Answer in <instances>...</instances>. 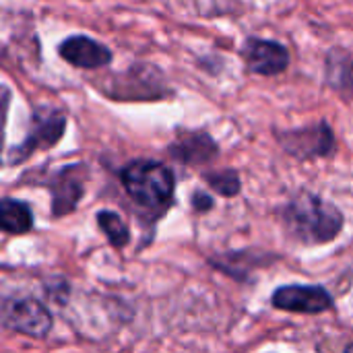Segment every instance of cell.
I'll use <instances>...</instances> for the list:
<instances>
[{"label": "cell", "instance_id": "5b68a950", "mask_svg": "<svg viewBox=\"0 0 353 353\" xmlns=\"http://www.w3.org/2000/svg\"><path fill=\"white\" fill-rule=\"evenodd\" d=\"M2 323L4 327L29 335V337H46L52 329V314L35 300H6L2 306Z\"/></svg>", "mask_w": 353, "mask_h": 353}, {"label": "cell", "instance_id": "3957f363", "mask_svg": "<svg viewBox=\"0 0 353 353\" xmlns=\"http://www.w3.org/2000/svg\"><path fill=\"white\" fill-rule=\"evenodd\" d=\"M64 128H66V116L62 112H56L50 108L37 110L31 118V126H29L25 141L12 149L10 163H21L35 151L54 147L62 139Z\"/></svg>", "mask_w": 353, "mask_h": 353}, {"label": "cell", "instance_id": "8fae6325", "mask_svg": "<svg viewBox=\"0 0 353 353\" xmlns=\"http://www.w3.org/2000/svg\"><path fill=\"white\" fill-rule=\"evenodd\" d=\"M327 79L329 85L333 89H337L339 93L353 97V56L343 52V50H335L329 54L327 58Z\"/></svg>", "mask_w": 353, "mask_h": 353}, {"label": "cell", "instance_id": "8992f818", "mask_svg": "<svg viewBox=\"0 0 353 353\" xmlns=\"http://www.w3.org/2000/svg\"><path fill=\"white\" fill-rule=\"evenodd\" d=\"M246 70L259 77H277L290 66V52L283 43L263 37H248L242 48Z\"/></svg>", "mask_w": 353, "mask_h": 353}, {"label": "cell", "instance_id": "9a60e30c", "mask_svg": "<svg viewBox=\"0 0 353 353\" xmlns=\"http://www.w3.org/2000/svg\"><path fill=\"white\" fill-rule=\"evenodd\" d=\"M192 205L196 211H209L213 207V199L205 192H194L192 194Z\"/></svg>", "mask_w": 353, "mask_h": 353}, {"label": "cell", "instance_id": "5bb4252c", "mask_svg": "<svg viewBox=\"0 0 353 353\" xmlns=\"http://www.w3.org/2000/svg\"><path fill=\"white\" fill-rule=\"evenodd\" d=\"M205 180L221 196H234L240 192V178L234 170H221L215 174H207Z\"/></svg>", "mask_w": 353, "mask_h": 353}, {"label": "cell", "instance_id": "6da1fadb", "mask_svg": "<svg viewBox=\"0 0 353 353\" xmlns=\"http://www.w3.org/2000/svg\"><path fill=\"white\" fill-rule=\"evenodd\" d=\"M290 232L306 244L333 240L343 228L341 211L312 192H300L283 211Z\"/></svg>", "mask_w": 353, "mask_h": 353}, {"label": "cell", "instance_id": "7c38bea8", "mask_svg": "<svg viewBox=\"0 0 353 353\" xmlns=\"http://www.w3.org/2000/svg\"><path fill=\"white\" fill-rule=\"evenodd\" d=\"M0 223L6 234H27L33 225L31 209L21 201L4 199L0 205Z\"/></svg>", "mask_w": 353, "mask_h": 353}, {"label": "cell", "instance_id": "9c48e42d", "mask_svg": "<svg viewBox=\"0 0 353 353\" xmlns=\"http://www.w3.org/2000/svg\"><path fill=\"white\" fill-rule=\"evenodd\" d=\"M217 151V143L207 132H180L178 139L170 145L172 157L188 165L211 161Z\"/></svg>", "mask_w": 353, "mask_h": 353}, {"label": "cell", "instance_id": "30bf717a", "mask_svg": "<svg viewBox=\"0 0 353 353\" xmlns=\"http://www.w3.org/2000/svg\"><path fill=\"white\" fill-rule=\"evenodd\" d=\"M81 165H72L62 170L52 182V196H54V215L70 213L79 199L83 196V180H81Z\"/></svg>", "mask_w": 353, "mask_h": 353}, {"label": "cell", "instance_id": "2e32d148", "mask_svg": "<svg viewBox=\"0 0 353 353\" xmlns=\"http://www.w3.org/2000/svg\"><path fill=\"white\" fill-rule=\"evenodd\" d=\"M345 353H353V345H350V347L345 350Z\"/></svg>", "mask_w": 353, "mask_h": 353}, {"label": "cell", "instance_id": "4fadbf2b", "mask_svg": "<svg viewBox=\"0 0 353 353\" xmlns=\"http://www.w3.org/2000/svg\"><path fill=\"white\" fill-rule=\"evenodd\" d=\"M97 225H99L101 232L108 236V240H110L112 246L122 248V246L128 244V240H130L128 228H126V223L122 221V217L116 215L114 211H99V213H97Z\"/></svg>", "mask_w": 353, "mask_h": 353}, {"label": "cell", "instance_id": "ba28073f", "mask_svg": "<svg viewBox=\"0 0 353 353\" xmlns=\"http://www.w3.org/2000/svg\"><path fill=\"white\" fill-rule=\"evenodd\" d=\"M58 54L68 64H72L77 68H87V70L108 66L112 62V58H114L108 46L87 37V35H70V37H66L58 46Z\"/></svg>", "mask_w": 353, "mask_h": 353}, {"label": "cell", "instance_id": "7a4b0ae2", "mask_svg": "<svg viewBox=\"0 0 353 353\" xmlns=\"http://www.w3.org/2000/svg\"><path fill=\"white\" fill-rule=\"evenodd\" d=\"M120 180L128 192V196L141 207H165L174 194V174L159 161L153 159H137L130 161L122 172Z\"/></svg>", "mask_w": 353, "mask_h": 353}, {"label": "cell", "instance_id": "277c9868", "mask_svg": "<svg viewBox=\"0 0 353 353\" xmlns=\"http://www.w3.org/2000/svg\"><path fill=\"white\" fill-rule=\"evenodd\" d=\"M281 147L298 159L327 157L335 151V134L329 124L319 122L314 126L288 130L279 134Z\"/></svg>", "mask_w": 353, "mask_h": 353}, {"label": "cell", "instance_id": "52a82bcc", "mask_svg": "<svg viewBox=\"0 0 353 353\" xmlns=\"http://www.w3.org/2000/svg\"><path fill=\"white\" fill-rule=\"evenodd\" d=\"M273 306L288 312L319 314L333 306V298L319 285H285L273 294Z\"/></svg>", "mask_w": 353, "mask_h": 353}]
</instances>
